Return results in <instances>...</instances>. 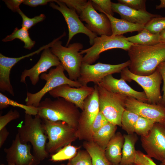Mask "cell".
Returning a JSON list of instances; mask_svg holds the SVG:
<instances>
[{
    "mask_svg": "<svg viewBox=\"0 0 165 165\" xmlns=\"http://www.w3.org/2000/svg\"><path fill=\"white\" fill-rule=\"evenodd\" d=\"M130 64L128 68L138 75L151 74L161 63L165 61V44L151 46L133 44L127 51Z\"/></svg>",
    "mask_w": 165,
    "mask_h": 165,
    "instance_id": "1",
    "label": "cell"
},
{
    "mask_svg": "<svg viewBox=\"0 0 165 165\" xmlns=\"http://www.w3.org/2000/svg\"><path fill=\"white\" fill-rule=\"evenodd\" d=\"M17 127L21 142L31 143L33 155L39 163L48 157L49 154L46 150L48 138L42 120L38 115L33 118L32 116L25 114L24 124H19Z\"/></svg>",
    "mask_w": 165,
    "mask_h": 165,
    "instance_id": "2",
    "label": "cell"
},
{
    "mask_svg": "<svg viewBox=\"0 0 165 165\" xmlns=\"http://www.w3.org/2000/svg\"><path fill=\"white\" fill-rule=\"evenodd\" d=\"M38 114L41 119L62 121L77 129L81 112L73 103L61 98L52 100L46 98L38 107Z\"/></svg>",
    "mask_w": 165,
    "mask_h": 165,
    "instance_id": "3",
    "label": "cell"
},
{
    "mask_svg": "<svg viewBox=\"0 0 165 165\" xmlns=\"http://www.w3.org/2000/svg\"><path fill=\"white\" fill-rule=\"evenodd\" d=\"M66 35L65 32L55 40L50 47L52 52L59 59L69 78L77 81L79 77L83 57L80 52L83 48L82 44L74 43L67 47L62 45L60 39Z\"/></svg>",
    "mask_w": 165,
    "mask_h": 165,
    "instance_id": "4",
    "label": "cell"
},
{
    "mask_svg": "<svg viewBox=\"0 0 165 165\" xmlns=\"http://www.w3.org/2000/svg\"><path fill=\"white\" fill-rule=\"evenodd\" d=\"M42 119L48 140L46 150L49 154L55 153L78 139L77 129L65 122Z\"/></svg>",
    "mask_w": 165,
    "mask_h": 165,
    "instance_id": "5",
    "label": "cell"
},
{
    "mask_svg": "<svg viewBox=\"0 0 165 165\" xmlns=\"http://www.w3.org/2000/svg\"><path fill=\"white\" fill-rule=\"evenodd\" d=\"M64 69L61 64L53 68H51L48 73L41 74L40 78L46 81L44 86L39 91L35 93L27 92L25 100L26 105L38 108L44 96L47 93L56 87L64 84L76 88L82 86L77 81H73L64 74Z\"/></svg>",
    "mask_w": 165,
    "mask_h": 165,
    "instance_id": "6",
    "label": "cell"
},
{
    "mask_svg": "<svg viewBox=\"0 0 165 165\" xmlns=\"http://www.w3.org/2000/svg\"><path fill=\"white\" fill-rule=\"evenodd\" d=\"M98 92L99 110L109 122L121 127V119L126 109L127 96L107 90L97 85Z\"/></svg>",
    "mask_w": 165,
    "mask_h": 165,
    "instance_id": "7",
    "label": "cell"
},
{
    "mask_svg": "<svg viewBox=\"0 0 165 165\" xmlns=\"http://www.w3.org/2000/svg\"><path fill=\"white\" fill-rule=\"evenodd\" d=\"M133 44L123 35L97 36L94 39L92 46L80 51L81 54H85L83 57L82 63L91 64L99 58L101 53L104 51L115 48L127 51Z\"/></svg>",
    "mask_w": 165,
    "mask_h": 165,
    "instance_id": "8",
    "label": "cell"
},
{
    "mask_svg": "<svg viewBox=\"0 0 165 165\" xmlns=\"http://www.w3.org/2000/svg\"><path fill=\"white\" fill-rule=\"evenodd\" d=\"M120 75L121 78L125 81H134L143 88L148 98V103L163 105L162 95L160 91L162 79L157 69L151 75H140L132 73L128 67H127L122 71Z\"/></svg>",
    "mask_w": 165,
    "mask_h": 165,
    "instance_id": "9",
    "label": "cell"
},
{
    "mask_svg": "<svg viewBox=\"0 0 165 165\" xmlns=\"http://www.w3.org/2000/svg\"><path fill=\"white\" fill-rule=\"evenodd\" d=\"M94 87V92L84 101L79 117L77 130L78 139L80 140L92 141V126L99 112L97 85Z\"/></svg>",
    "mask_w": 165,
    "mask_h": 165,
    "instance_id": "10",
    "label": "cell"
},
{
    "mask_svg": "<svg viewBox=\"0 0 165 165\" xmlns=\"http://www.w3.org/2000/svg\"><path fill=\"white\" fill-rule=\"evenodd\" d=\"M130 64L129 60L117 64H104L100 62L94 64L82 63L80 76L77 81L82 86H87L90 82L95 85L99 83L107 75L121 72Z\"/></svg>",
    "mask_w": 165,
    "mask_h": 165,
    "instance_id": "11",
    "label": "cell"
},
{
    "mask_svg": "<svg viewBox=\"0 0 165 165\" xmlns=\"http://www.w3.org/2000/svg\"><path fill=\"white\" fill-rule=\"evenodd\" d=\"M57 5L50 2V6L53 9L60 11L63 15L67 23L68 29V39L66 46H68L73 37L78 33H83L87 36L90 45H93L95 38L97 36L89 30L82 23L76 12L68 8L60 0H54Z\"/></svg>",
    "mask_w": 165,
    "mask_h": 165,
    "instance_id": "12",
    "label": "cell"
},
{
    "mask_svg": "<svg viewBox=\"0 0 165 165\" xmlns=\"http://www.w3.org/2000/svg\"><path fill=\"white\" fill-rule=\"evenodd\" d=\"M146 154L161 162L165 158V124L155 123L148 134L141 137Z\"/></svg>",
    "mask_w": 165,
    "mask_h": 165,
    "instance_id": "13",
    "label": "cell"
},
{
    "mask_svg": "<svg viewBox=\"0 0 165 165\" xmlns=\"http://www.w3.org/2000/svg\"><path fill=\"white\" fill-rule=\"evenodd\" d=\"M81 21L85 22V26L90 31L100 36L112 34L110 20L105 13H98L93 6L91 0L87 4L79 15Z\"/></svg>",
    "mask_w": 165,
    "mask_h": 165,
    "instance_id": "14",
    "label": "cell"
},
{
    "mask_svg": "<svg viewBox=\"0 0 165 165\" xmlns=\"http://www.w3.org/2000/svg\"><path fill=\"white\" fill-rule=\"evenodd\" d=\"M125 107L140 116L165 124V106L162 104H150L127 97Z\"/></svg>",
    "mask_w": 165,
    "mask_h": 165,
    "instance_id": "15",
    "label": "cell"
},
{
    "mask_svg": "<svg viewBox=\"0 0 165 165\" xmlns=\"http://www.w3.org/2000/svg\"><path fill=\"white\" fill-rule=\"evenodd\" d=\"M31 148L30 143L21 142L17 133L10 147L4 149L8 163H12L16 165H38L40 163L31 153Z\"/></svg>",
    "mask_w": 165,
    "mask_h": 165,
    "instance_id": "16",
    "label": "cell"
},
{
    "mask_svg": "<svg viewBox=\"0 0 165 165\" xmlns=\"http://www.w3.org/2000/svg\"><path fill=\"white\" fill-rule=\"evenodd\" d=\"M50 47L43 50L37 62L31 68L24 70L22 73L20 82L26 84V79L28 77L33 85H35L39 79V76L51 67L61 64L57 57L51 51Z\"/></svg>",
    "mask_w": 165,
    "mask_h": 165,
    "instance_id": "17",
    "label": "cell"
},
{
    "mask_svg": "<svg viewBox=\"0 0 165 165\" xmlns=\"http://www.w3.org/2000/svg\"><path fill=\"white\" fill-rule=\"evenodd\" d=\"M94 89V87L87 86L75 88L64 84L53 89L49 93L53 97H61L65 99L82 110L85 100L93 93Z\"/></svg>",
    "mask_w": 165,
    "mask_h": 165,
    "instance_id": "18",
    "label": "cell"
},
{
    "mask_svg": "<svg viewBox=\"0 0 165 165\" xmlns=\"http://www.w3.org/2000/svg\"><path fill=\"white\" fill-rule=\"evenodd\" d=\"M108 90L119 94L127 97L134 98L144 102L148 103V99L144 92L135 90L130 86L123 79L114 78L112 74L105 77L98 84ZM97 84V85H98Z\"/></svg>",
    "mask_w": 165,
    "mask_h": 165,
    "instance_id": "19",
    "label": "cell"
},
{
    "mask_svg": "<svg viewBox=\"0 0 165 165\" xmlns=\"http://www.w3.org/2000/svg\"><path fill=\"white\" fill-rule=\"evenodd\" d=\"M113 12L119 14L122 19L129 22L145 25L153 18L161 16L147 11L137 10L119 3L112 2Z\"/></svg>",
    "mask_w": 165,
    "mask_h": 165,
    "instance_id": "20",
    "label": "cell"
},
{
    "mask_svg": "<svg viewBox=\"0 0 165 165\" xmlns=\"http://www.w3.org/2000/svg\"><path fill=\"white\" fill-rule=\"evenodd\" d=\"M30 57L27 54L18 57H10L0 53V90L6 91L13 96L14 93L10 79V74L13 67L22 59Z\"/></svg>",
    "mask_w": 165,
    "mask_h": 165,
    "instance_id": "21",
    "label": "cell"
},
{
    "mask_svg": "<svg viewBox=\"0 0 165 165\" xmlns=\"http://www.w3.org/2000/svg\"><path fill=\"white\" fill-rule=\"evenodd\" d=\"M124 142L123 135L120 132L116 133L109 141L105 150V153L110 165H119Z\"/></svg>",
    "mask_w": 165,
    "mask_h": 165,
    "instance_id": "22",
    "label": "cell"
},
{
    "mask_svg": "<svg viewBox=\"0 0 165 165\" xmlns=\"http://www.w3.org/2000/svg\"><path fill=\"white\" fill-rule=\"evenodd\" d=\"M105 14L110 22L112 31V35H123L129 32H139L144 28L145 25L132 23L123 19L115 18L111 15Z\"/></svg>",
    "mask_w": 165,
    "mask_h": 165,
    "instance_id": "23",
    "label": "cell"
},
{
    "mask_svg": "<svg viewBox=\"0 0 165 165\" xmlns=\"http://www.w3.org/2000/svg\"><path fill=\"white\" fill-rule=\"evenodd\" d=\"M124 142L122 156L119 165H130L134 164L136 150L135 145L138 140L136 134L123 135Z\"/></svg>",
    "mask_w": 165,
    "mask_h": 165,
    "instance_id": "24",
    "label": "cell"
},
{
    "mask_svg": "<svg viewBox=\"0 0 165 165\" xmlns=\"http://www.w3.org/2000/svg\"><path fill=\"white\" fill-rule=\"evenodd\" d=\"M117 128V126L109 122L93 135L92 141L105 150Z\"/></svg>",
    "mask_w": 165,
    "mask_h": 165,
    "instance_id": "25",
    "label": "cell"
},
{
    "mask_svg": "<svg viewBox=\"0 0 165 165\" xmlns=\"http://www.w3.org/2000/svg\"><path fill=\"white\" fill-rule=\"evenodd\" d=\"M84 148L88 152L92 159V165H110L102 149L93 141H84Z\"/></svg>",
    "mask_w": 165,
    "mask_h": 165,
    "instance_id": "26",
    "label": "cell"
},
{
    "mask_svg": "<svg viewBox=\"0 0 165 165\" xmlns=\"http://www.w3.org/2000/svg\"><path fill=\"white\" fill-rule=\"evenodd\" d=\"M159 37V34L152 33L144 28L138 34L127 37V39L134 44L147 46L160 43Z\"/></svg>",
    "mask_w": 165,
    "mask_h": 165,
    "instance_id": "27",
    "label": "cell"
},
{
    "mask_svg": "<svg viewBox=\"0 0 165 165\" xmlns=\"http://www.w3.org/2000/svg\"><path fill=\"white\" fill-rule=\"evenodd\" d=\"M28 30L22 27L20 29L16 28L11 34L6 36L2 41L8 42L18 39L24 43V48L30 50L34 46L35 42L30 37Z\"/></svg>",
    "mask_w": 165,
    "mask_h": 165,
    "instance_id": "28",
    "label": "cell"
},
{
    "mask_svg": "<svg viewBox=\"0 0 165 165\" xmlns=\"http://www.w3.org/2000/svg\"><path fill=\"white\" fill-rule=\"evenodd\" d=\"M9 106L17 107L24 110L25 114L35 116L38 114V108L18 103L0 93V109L6 108Z\"/></svg>",
    "mask_w": 165,
    "mask_h": 165,
    "instance_id": "29",
    "label": "cell"
},
{
    "mask_svg": "<svg viewBox=\"0 0 165 165\" xmlns=\"http://www.w3.org/2000/svg\"><path fill=\"white\" fill-rule=\"evenodd\" d=\"M80 147L72 145L71 144L67 145L52 154L50 160L57 162L70 160L76 155Z\"/></svg>",
    "mask_w": 165,
    "mask_h": 165,
    "instance_id": "30",
    "label": "cell"
},
{
    "mask_svg": "<svg viewBox=\"0 0 165 165\" xmlns=\"http://www.w3.org/2000/svg\"><path fill=\"white\" fill-rule=\"evenodd\" d=\"M140 116L130 111L125 109L121 119V127L128 134L134 133L135 126Z\"/></svg>",
    "mask_w": 165,
    "mask_h": 165,
    "instance_id": "31",
    "label": "cell"
},
{
    "mask_svg": "<svg viewBox=\"0 0 165 165\" xmlns=\"http://www.w3.org/2000/svg\"><path fill=\"white\" fill-rule=\"evenodd\" d=\"M155 123L153 121L140 116L135 126L134 132L141 137L147 135Z\"/></svg>",
    "mask_w": 165,
    "mask_h": 165,
    "instance_id": "32",
    "label": "cell"
},
{
    "mask_svg": "<svg viewBox=\"0 0 165 165\" xmlns=\"http://www.w3.org/2000/svg\"><path fill=\"white\" fill-rule=\"evenodd\" d=\"M144 28L152 33L159 34L165 29V17L153 18L145 25Z\"/></svg>",
    "mask_w": 165,
    "mask_h": 165,
    "instance_id": "33",
    "label": "cell"
},
{
    "mask_svg": "<svg viewBox=\"0 0 165 165\" xmlns=\"http://www.w3.org/2000/svg\"><path fill=\"white\" fill-rule=\"evenodd\" d=\"M71 165H92V159L86 150H79L76 155L68 162Z\"/></svg>",
    "mask_w": 165,
    "mask_h": 165,
    "instance_id": "34",
    "label": "cell"
},
{
    "mask_svg": "<svg viewBox=\"0 0 165 165\" xmlns=\"http://www.w3.org/2000/svg\"><path fill=\"white\" fill-rule=\"evenodd\" d=\"M17 13L22 18V27L27 30H28L38 23L44 20L46 17L44 14H41L33 18H30L26 16L20 9Z\"/></svg>",
    "mask_w": 165,
    "mask_h": 165,
    "instance_id": "35",
    "label": "cell"
},
{
    "mask_svg": "<svg viewBox=\"0 0 165 165\" xmlns=\"http://www.w3.org/2000/svg\"><path fill=\"white\" fill-rule=\"evenodd\" d=\"M92 4L94 9L101 13L114 15L112 8V2L110 0H92Z\"/></svg>",
    "mask_w": 165,
    "mask_h": 165,
    "instance_id": "36",
    "label": "cell"
},
{
    "mask_svg": "<svg viewBox=\"0 0 165 165\" xmlns=\"http://www.w3.org/2000/svg\"><path fill=\"white\" fill-rule=\"evenodd\" d=\"M69 8L75 11L79 15L86 6L88 1L86 0H60Z\"/></svg>",
    "mask_w": 165,
    "mask_h": 165,
    "instance_id": "37",
    "label": "cell"
},
{
    "mask_svg": "<svg viewBox=\"0 0 165 165\" xmlns=\"http://www.w3.org/2000/svg\"><path fill=\"white\" fill-rule=\"evenodd\" d=\"M20 115L18 111L16 110L12 109L6 114L0 116V130L4 127L11 121L19 118Z\"/></svg>",
    "mask_w": 165,
    "mask_h": 165,
    "instance_id": "38",
    "label": "cell"
},
{
    "mask_svg": "<svg viewBox=\"0 0 165 165\" xmlns=\"http://www.w3.org/2000/svg\"><path fill=\"white\" fill-rule=\"evenodd\" d=\"M118 2L132 9L146 11L145 0H118Z\"/></svg>",
    "mask_w": 165,
    "mask_h": 165,
    "instance_id": "39",
    "label": "cell"
},
{
    "mask_svg": "<svg viewBox=\"0 0 165 165\" xmlns=\"http://www.w3.org/2000/svg\"><path fill=\"white\" fill-rule=\"evenodd\" d=\"M108 123L107 119L99 111L92 124L91 128L92 134Z\"/></svg>",
    "mask_w": 165,
    "mask_h": 165,
    "instance_id": "40",
    "label": "cell"
},
{
    "mask_svg": "<svg viewBox=\"0 0 165 165\" xmlns=\"http://www.w3.org/2000/svg\"><path fill=\"white\" fill-rule=\"evenodd\" d=\"M134 164L135 165H157L152 158L143 152L140 153L137 155Z\"/></svg>",
    "mask_w": 165,
    "mask_h": 165,
    "instance_id": "41",
    "label": "cell"
},
{
    "mask_svg": "<svg viewBox=\"0 0 165 165\" xmlns=\"http://www.w3.org/2000/svg\"><path fill=\"white\" fill-rule=\"evenodd\" d=\"M156 69L160 74L163 81L162 104L165 106V61L160 63Z\"/></svg>",
    "mask_w": 165,
    "mask_h": 165,
    "instance_id": "42",
    "label": "cell"
},
{
    "mask_svg": "<svg viewBox=\"0 0 165 165\" xmlns=\"http://www.w3.org/2000/svg\"><path fill=\"white\" fill-rule=\"evenodd\" d=\"M24 0H4L7 7L13 12H18L20 9V6L23 3Z\"/></svg>",
    "mask_w": 165,
    "mask_h": 165,
    "instance_id": "43",
    "label": "cell"
},
{
    "mask_svg": "<svg viewBox=\"0 0 165 165\" xmlns=\"http://www.w3.org/2000/svg\"><path fill=\"white\" fill-rule=\"evenodd\" d=\"M51 0H24L23 4L32 7L46 5L48 2H53Z\"/></svg>",
    "mask_w": 165,
    "mask_h": 165,
    "instance_id": "44",
    "label": "cell"
},
{
    "mask_svg": "<svg viewBox=\"0 0 165 165\" xmlns=\"http://www.w3.org/2000/svg\"><path fill=\"white\" fill-rule=\"evenodd\" d=\"M9 134L6 127L0 130V148L2 147Z\"/></svg>",
    "mask_w": 165,
    "mask_h": 165,
    "instance_id": "45",
    "label": "cell"
},
{
    "mask_svg": "<svg viewBox=\"0 0 165 165\" xmlns=\"http://www.w3.org/2000/svg\"><path fill=\"white\" fill-rule=\"evenodd\" d=\"M160 42L165 44V29L159 34Z\"/></svg>",
    "mask_w": 165,
    "mask_h": 165,
    "instance_id": "46",
    "label": "cell"
},
{
    "mask_svg": "<svg viewBox=\"0 0 165 165\" xmlns=\"http://www.w3.org/2000/svg\"><path fill=\"white\" fill-rule=\"evenodd\" d=\"M163 8H165V0H160V4L156 6V9H160Z\"/></svg>",
    "mask_w": 165,
    "mask_h": 165,
    "instance_id": "47",
    "label": "cell"
},
{
    "mask_svg": "<svg viewBox=\"0 0 165 165\" xmlns=\"http://www.w3.org/2000/svg\"><path fill=\"white\" fill-rule=\"evenodd\" d=\"M160 165H165V158L161 162Z\"/></svg>",
    "mask_w": 165,
    "mask_h": 165,
    "instance_id": "48",
    "label": "cell"
},
{
    "mask_svg": "<svg viewBox=\"0 0 165 165\" xmlns=\"http://www.w3.org/2000/svg\"><path fill=\"white\" fill-rule=\"evenodd\" d=\"M8 165H16L15 164L13 163H8ZM0 165H5L3 164H1ZM29 165H33L32 164H30Z\"/></svg>",
    "mask_w": 165,
    "mask_h": 165,
    "instance_id": "49",
    "label": "cell"
},
{
    "mask_svg": "<svg viewBox=\"0 0 165 165\" xmlns=\"http://www.w3.org/2000/svg\"><path fill=\"white\" fill-rule=\"evenodd\" d=\"M58 165H71L70 163L69 162H68V163L67 164H65L64 163H62L60 164H59Z\"/></svg>",
    "mask_w": 165,
    "mask_h": 165,
    "instance_id": "50",
    "label": "cell"
},
{
    "mask_svg": "<svg viewBox=\"0 0 165 165\" xmlns=\"http://www.w3.org/2000/svg\"><path fill=\"white\" fill-rule=\"evenodd\" d=\"M135 165L134 164H131V165Z\"/></svg>",
    "mask_w": 165,
    "mask_h": 165,
    "instance_id": "51",
    "label": "cell"
}]
</instances>
